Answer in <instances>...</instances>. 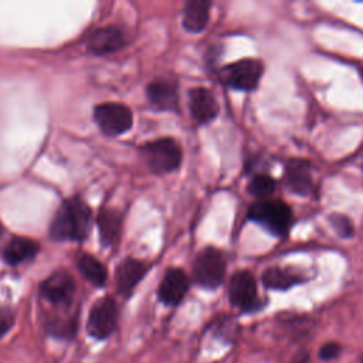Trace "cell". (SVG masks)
Here are the masks:
<instances>
[{"label": "cell", "instance_id": "9a60e30c", "mask_svg": "<svg viewBox=\"0 0 363 363\" xmlns=\"http://www.w3.org/2000/svg\"><path fill=\"white\" fill-rule=\"evenodd\" d=\"M146 95L152 105H155L159 109L164 111H176L179 105V96H177V88L173 82L157 78L153 79L147 88Z\"/></svg>", "mask_w": 363, "mask_h": 363}, {"label": "cell", "instance_id": "4fadbf2b", "mask_svg": "<svg viewBox=\"0 0 363 363\" xmlns=\"http://www.w3.org/2000/svg\"><path fill=\"white\" fill-rule=\"evenodd\" d=\"M123 33L118 27H102L92 31L86 38V47L94 54H108L122 48Z\"/></svg>", "mask_w": 363, "mask_h": 363}, {"label": "cell", "instance_id": "e0dca14e", "mask_svg": "<svg viewBox=\"0 0 363 363\" xmlns=\"http://www.w3.org/2000/svg\"><path fill=\"white\" fill-rule=\"evenodd\" d=\"M38 251H40V247L34 240L27 237H13L6 244L3 255L9 264L17 265L27 259L34 258Z\"/></svg>", "mask_w": 363, "mask_h": 363}, {"label": "cell", "instance_id": "6da1fadb", "mask_svg": "<svg viewBox=\"0 0 363 363\" xmlns=\"http://www.w3.org/2000/svg\"><path fill=\"white\" fill-rule=\"evenodd\" d=\"M91 227V208L79 197L67 199L57 210L50 235L58 241H82Z\"/></svg>", "mask_w": 363, "mask_h": 363}, {"label": "cell", "instance_id": "ffe728a7", "mask_svg": "<svg viewBox=\"0 0 363 363\" xmlns=\"http://www.w3.org/2000/svg\"><path fill=\"white\" fill-rule=\"evenodd\" d=\"M78 269L82 277L95 286H102L106 281L105 267L89 254H82L78 258Z\"/></svg>", "mask_w": 363, "mask_h": 363}, {"label": "cell", "instance_id": "9c48e42d", "mask_svg": "<svg viewBox=\"0 0 363 363\" xmlns=\"http://www.w3.org/2000/svg\"><path fill=\"white\" fill-rule=\"evenodd\" d=\"M284 182L288 190L298 196H309L315 190L312 166L303 159H289L285 162Z\"/></svg>", "mask_w": 363, "mask_h": 363}, {"label": "cell", "instance_id": "5b68a950", "mask_svg": "<svg viewBox=\"0 0 363 363\" xmlns=\"http://www.w3.org/2000/svg\"><path fill=\"white\" fill-rule=\"evenodd\" d=\"M225 275V257L214 247H206L201 250L193 262L194 281L206 288L216 289L221 285Z\"/></svg>", "mask_w": 363, "mask_h": 363}, {"label": "cell", "instance_id": "30bf717a", "mask_svg": "<svg viewBox=\"0 0 363 363\" xmlns=\"http://www.w3.org/2000/svg\"><path fill=\"white\" fill-rule=\"evenodd\" d=\"M40 292L48 302L54 305H65L74 296L75 284L67 271H57L41 284Z\"/></svg>", "mask_w": 363, "mask_h": 363}, {"label": "cell", "instance_id": "5bb4252c", "mask_svg": "<svg viewBox=\"0 0 363 363\" xmlns=\"http://www.w3.org/2000/svg\"><path fill=\"white\" fill-rule=\"evenodd\" d=\"M147 265L136 258H125L116 268V288L122 295H129L145 277Z\"/></svg>", "mask_w": 363, "mask_h": 363}, {"label": "cell", "instance_id": "ac0fdd59", "mask_svg": "<svg viewBox=\"0 0 363 363\" xmlns=\"http://www.w3.org/2000/svg\"><path fill=\"white\" fill-rule=\"evenodd\" d=\"M261 279L267 288L284 291V289H289L294 285L302 284L305 281V277L291 268L271 267L264 271Z\"/></svg>", "mask_w": 363, "mask_h": 363}, {"label": "cell", "instance_id": "cb8c5ba5", "mask_svg": "<svg viewBox=\"0 0 363 363\" xmlns=\"http://www.w3.org/2000/svg\"><path fill=\"white\" fill-rule=\"evenodd\" d=\"M339 352H340V346H339L337 343H326V345L322 346V349L319 350V356H320L323 360H328V359L336 357Z\"/></svg>", "mask_w": 363, "mask_h": 363}, {"label": "cell", "instance_id": "603a6c76", "mask_svg": "<svg viewBox=\"0 0 363 363\" xmlns=\"http://www.w3.org/2000/svg\"><path fill=\"white\" fill-rule=\"evenodd\" d=\"M14 323V313L9 308H0V336H3Z\"/></svg>", "mask_w": 363, "mask_h": 363}, {"label": "cell", "instance_id": "8fae6325", "mask_svg": "<svg viewBox=\"0 0 363 363\" xmlns=\"http://www.w3.org/2000/svg\"><path fill=\"white\" fill-rule=\"evenodd\" d=\"M189 108L193 119L199 123H208L218 115V102L214 94L204 88L196 86L189 92Z\"/></svg>", "mask_w": 363, "mask_h": 363}, {"label": "cell", "instance_id": "484cf974", "mask_svg": "<svg viewBox=\"0 0 363 363\" xmlns=\"http://www.w3.org/2000/svg\"><path fill=\"white\" fill-rule=\"evenodd\" d=\"M362 77H363V67H362Z\"/></svg>", "mask_w": 363, "mask_h": 363}, {"label": "cell", "instance_id": "3957f363", "mask_svg": "<svg viewBox=\"0 0 363 363\" xmlns=\"http://www.w3.org/2000/svg\"><path fill=\"white\" fill-rule=\"evenodd\" d=\"M264 74V62L258 58H242L220 69V81L237 91H254Z\"/></svg>", "mask_w": 363, "mask_h": 363}, {"label": "cell", "instance_id": "d4e9b609", "mask_svg": "<svg viewBox=\"0 0 363 363\" xmlns=\"http://www.w3.org/2000/svg\"><path fill=\"white\" fill-rule=\"evenodd\" d=\"M1 233H3V225H1V223H0V235H1Z\"/></svg>", "mask_w": 363, "mask_h": 363}, {"label": "cell", "instance_id": "ba28073f", "mask_svg": "<svg viewBox=\"0 0 363 363\" xmlns=\"http://www.w3.org/2000/svg\"><path fill=\"white\" fill-rule=\"evenodd\" d=\"M230 302L241 309L251 311L258 303L257 282L250 271H237L228 284Z\"/></svg>", "mask_w": 363, "mask_h": 363}, {"label": "cell", "instance_id": "52a82bcc", "mask_svg": "<svg viewBox=\"0 0 363 363\" xmlns=\"http://www.w3.org/2000/svg\"><path fill=\"white\" fill-rule=\"evenodd\" d=\"M118 318L116 302L111 296H105L94 303L88 316V332L96 339H104L115 329Z\"/></svg>", "mask_w": 363, "mask_h": 363}, {"label": "cell", "instance_id": "7a4b0ae2", "mask_svg": "<svg viewBox=\"0 0 363 363\" xmlns=\"http://www.w3.org/2000/svg\"><path fill=\"white\" fill-rule=\"evenodd\" d=\"M248 218L279 238L288 235L294 223L291 207L278 199H265L254 203L248 208Z\"/></svg>", "mask_w": 363, "mask_h": 363}, {"label": "cell", "instance_id": "7c38bea8", "mask_svg": "<svg viewBox=\"0 0 363 363\" xmlns=\"http://www.w3.org/2000/svg\"><path fill=\"white\" fill-rule=\"evenodd\" d=\"M189 289V279L183 269L170 268L159 285V299L166 305H177Z\"/></svg>", "mask_w": 363, "mask_h": 363}, {"label": "cell", "instance_id": "44dd1931", "mask_svg": "<svg viewBox=\"0 0 363 363\" xmlns=\"http://www.w3.org/2000/svg\"><path fill=\"white\" fill-rule=\"evenodd\" d=\"M277 189V182L275 179H272L269 174L267 173H258L255 174L248 186H247V190L250 194L255 196V197H259L261 200H265L267 197H269Z\"/></svg>", "mask_w": 363, "mask_h": 363}, {"label": "cell", "instance_id": "8992f818", "mask_svg": "<svg viewBox=\"0 0 363 363\" xmlns=\"http://www.w3.org/2000/svg\"><path fill=\"white\" fill-rule=\"evenodd\" d=\"M94 119L108 136H118L132 128L133 116L128 106L116 102H104L94 108Z\"/></svg>", "mask_w": 363, "mask_h": 363}, {"label": "cell", "instance_id": "d6986e66", "mask_svg": "<svg viewBox=\"0 0 363 363\" xmlns=\"http://www.w3.org/2000/svg\"><path fill=\"white\" fill-rule=\"evenodd\" d=\"M101 240L105 245H112L121 235L122 217L115 210H104L98 216Z\"/></svg>", "mask_w": 363, "mask_h": 363}, {"label": "cell", "instance_id": "2e32d148", "mask_svg": "<svg viewBox=\"0 0 363 363\" xmlns=\"http://www.w3.org/2000/svg\"><path fill=\"white\" fill-rule=\"evenodd\" d=\"M211 3L207 0H190L184 4L183 26L190 33H200L206 28L210 17Z\"/></svg>", "mask_w": 363, "mask_h": 363}, {"label": "cell", "instance_id": "277c9868", "mask_svg": "<svg viewBox=\"0 0 363 363\" xmlns=\"http://www.w3.org/2000/svg\"><path fill=\"white\" fill-rule=\"evenodd\" d=\"M140 153L153 173H170L180 166L182 150L170 138H162L140 146Z\"/></svg>", "mask_w": 363, "mask_h": 363}, {"label": "cell", "instance_id": "7402d4cb", "mask_svg": "<svg viewBox=\"0 0 363 363\" xmlns=\"http://www.w3.org/2000/svg\"><path fill=\"white\" fill-rule=\"evenodd\" d=\"M329 223L332 225V228L335 230V233L342 237V238H349L353 235V224L349 220V217H346L345 214H337L333 213L329 216Z\"/></svg>", "mask_w": 363, "mask_h": 363}]
</instances>
